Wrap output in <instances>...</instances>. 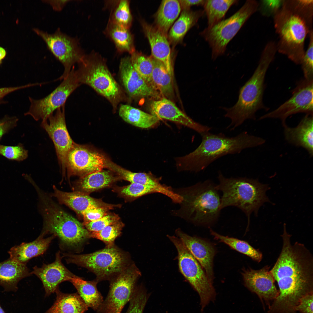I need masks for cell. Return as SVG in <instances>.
I'll return each instance as SVG.
<instances>
[{
    "label": "cell",
    "mask_w": 313,
    "mask_h": 313,
    "mask_svg": "<svg viewBox=\"0 0 313 313\" xmlns=\"http://www.w3.org/2000/svg\"><path fill=\"white\" fill-rule=\"evenodd\" d=\"M281 236L282 250L270 270L278 284L279 294L268 313H296L300 299L313 292V257L304 244L292 243L285 223Z\"/></svg>",
    "instance_id": "obj_1"
},
{
    "label": "cell",
    "mask_w": 313,
    "mask_h": 313,
    "mask_svg": "<svg viewBox=\"0 0 313 313\" xmlns=\"http://www.w3.org/2000/svg\"><path fill=\"white\" fill-rule=\"evenodd\" d=\"M201 135L202 141L196 149L176 159V166L179 170L199 172L222 156L239 154L245 149L261 145L266 142L263 138L246 131L233 137L227 136L222 133L214 134L210 131Z\"/></svg>",
    "instance_id": "obj_2"
},
{
    "label": "cell",
    "mask_w": 313,
    "mask_h": 313,
    "mask_svg": "<svg viewBox=\"0 0 313 313\" xmlns=\"http://www.w3.org/2000/svg\"><path fill=\"white\" fill-rule=\"evenodd\" d=\"M277 52L276 47L274 43H267L253 74L240 88L236 103L230 108H223L226 112L225 117L229 118L231 121L227 128L233 130L247 119L255 120V113L258 110L267 109L263 101L265 78Z\"/></svg>",
    "instance_id": "obj_3"
},
{
    "label": "cell",
    "mask_w": 313,
    "mask_h": 313,
    "mask_svg": "<svg viewBox=\"0 0 313 313\" xmlns=\"http://www.w3.org/2000/svg\"><path fill=\"white\" fill-rule=\"evenodd\" d=\"M176 192L183 198L181 208L174 213L197 225L210 226L218 221L221 197L216 184L210 180L200 182Z\"/></svg>",
    "instance_id": "obj_4"
},
{
    "label": "cell",
    "mask_w": 313,
    "mask_h": 313,
    "mask_svg": "<svg viewBox=\"0 0 313 313\" xmlns=\"http://www.w3.org/2000/svg\"><path fill=\"white\" fill-rule=\"evenodd\" d=\"M219 183L216 188L222 194L221 209L234 206L241 210L247 217V230L250 225V215L253 212L258 216L260 208L265 202L271 203L266 194L270 189L268 185L260 183L257 179L245 177L227 178L221 171L218 172Z\"/></svg>",
    "instance_id": "obj_5"
},
{
    "label": "cell",
    "mask_w": 313,
    "mask_h": 313,
    "mask_svg": "<svg viewBox=\"0 0 313 313\" xmlns=\"http://www.w3.org/2000/svg\"><path fill=\"white\" fill-rule=\"evenodd\" d=\"M75 72L81 85H87L105 98L116 111L122 102H131L110 71L105 59L94 51L85 54Z\"/></svg>",
    "instance_id": "obj_6"
},
{
    "label": "cell",
    "mask_w": 313,
    "mask_h": 313,
    "mask_svg": "<svg viewBox=\"0 0 313 313\" xmlns=\"http://www.w3.org/2000/svg\"><path fill=\"white\" fill-rule=\"evenodd\" d=\"M39 199L41 211L43 220L40 235L50 234L57 237L61 244L65 245L75 243L83 234V224L64 210L35 184H33Z\"/></svg>",
    "instance_id": "obj_7"
},
{
    "label": "cell",
    "mask_w": 313,
    "mask_h": 313,
    "mask_svg": "<svg viewBox=\"0 0 313 313\" xmlns=\"http://www.w3.org/2000/svg\"><path fill=\"white\" fill-rule=\"evenodd\" d=\"M273 18L279 37L276 43L277 51L300 65L305 51V40L311 30L301 18L283 5Z\"/></svg>",
    "instance_id": "obj_8"
},
{
    "label": "cell",
    "mask_w": 313,
    "mask_h": 313,
    "mask_svg": "<svg viewBox=\"0 0 313 313\" xmlns=\"http://www.w3.org/2000/svg\"><path fill=\"white\" fill-rule=\"evenodd\" d=\"M62 255L67 263L85 267L94 273L97 283L111 280L129 265L127 255L114 245L89 254L66 252Z\"/></svg>",
    "instance_id": "obj_9"
},
{
    "label": "cell",
    "mask_w": 313,
    "mask_h": 313,
    "mask_svg": "<svg viewBox=\"0 0 313 313\" xmlns=\"http://www.w3.org/2000/svg\"><path fill=\"white\" fill-rule=\"evenodd\" d=\"M258 1L248 0L234 14L210 27L200 35L209 44L211 58L214 60L225 53L229 43L250 17L258 10Z\"/></svg>",
    "instance_id": "obj_10"
},
{
    "label": "cell",
    "mask_w": 313,
    "mask_h": 313,
    "mask_svg": "<svg viewBox=\"0 0 313 313\" xmlns=\"http://www.w3.org/2000/svg\"><path fill=\"white\" fill-rule=\"evenodd\" d=\"M167 236L177 249L181 272L199 295L203 311L210 301L215 299L216 294L213 283L181 240L174 236Z\"/></svg>",
    "instance_id": "obj_11"
},
{
    "label": "cell",
    "mask_w": 313,
    "mask_h": 313,
    "mask_svg": "<svg viewBox=\"0 0 313 313\" xmlns=\"http://www.w3.org/2000/svg\"><path fill=\"white\" fill-rule=\"evenodd\" d=\"M33 30L43 40L49 50L63 65V72L58 79L65 78L74 65L81 61L85 54L78 39L63 32L59 28L51 34L38 28H34Z\"/></svg>",
    "instance_id": "obj_12"
},
{
    "label": "cell",
    "mask_w": 313,
    "mask_h": 313,
    "mask_svg": "<svg viewBox=\"0 0 313 313\" xmlns=\"http://www.w3.org/2000/svg\"><path fill=\"white\" fill-rule=\"evenodd\" d=\"M141 273L134 264L128 265L111 279L108 294L97 313H121L130 300Z\"/></svg>",
    "instance_id": "obj_13"
},
{
    "label": "cell",
    "mask_w": 313,
    "mask_h": 313,
    "mask_svg": "<svg viewBox=\"0 0 313 313\" xmlns=\"http://www.w3.org/2000/svg\"><path fill=\"white\" fill-rule=\"evenodd\" d=\"M75 69L74 66L59 85L46 97L39 99L29 97L30 106L25 115H30L37 121H42L65 105L70 96L81 85L77 79Z\"/></svg>",
    "instance_id": "obj_14"
},
{
    "label": "cell",
    "mask_w": 313,
    "mask_h": 313,
    "mask_svg": "<svg viewBox=\"0 0 313 313\" xmlns=\"http://www.w3.org/2000/svg\"><path fill=\"white\" fill-rule=\"evenodd\" d=\"M313 80L305 79L297 83L292 97L274 110L261 116L259 120L267 118L280 119L283 125L286 124L290 116L299 113L313 115Z\"/></svg>",
    "instance_id": "obj_15"
},
{
    "label": "cell",
    "mask_w": 313,
    "mask_h": 313,
    "mask_svg": "<svg viewBox=\"0 0 313 313\" xmlns=\"http://www.w3.org/2000/svg\"><path fill=\"white\" fill-rule=\"evenodd\" d=\"M106 160L102 154L89 146L74 142L66 156V170L69 177H81L102 170Z\"/></svg>",
    "instance_id": "obj_16"
},
{
    "label": "cell",
    "mask_w": 313,
    "mask_h": 313,
    "mask_svg": "<svg viewBox=\"0 0 313 313\" xmlns=\"http://www.w3.org/2000/svg\"><path fill=\"white\" fill-rule=\"evenodd\" d=\"M46 119L41 125L52 140L55 149L59 164L64 175L66 172V159L68 153L74 142L67 128L65 105L59 108Z\"/></svg>",
    "instance_id": "obj_17"
},
{
    "label": "cell",
    "mask_w": 313,
    "mask_h": 313,
    "mask_svg": "<svg viewBox=\"0 0 313 313\" xmlns=\"http://www.w3.org/2000/svg\"><path fill=\"white\" fill-rule=\"evenodd\" d=\"M119 72L123 89L131 101L145 98L160 99V94L149 85L134 69L130 56L121 59Z\"/></svg>",
    "instance_id": "obj_18"
},
{
    "label": "cell",
    "mask_w": 313,
    "mask_h": 313,
    "mask_svg": "<svg viewBox=\"0 0 313 313\" xmlns=\"http://www.w3.org/2000/svg\"><path fill=\"white\" fill-rule=\"evenodd\" d=\"M270 267L267 265L259 270H244L242 273L246 287L267 301L274 300L279 294Z\"/></svg>",
    "instance_id": "obj_19"
},
{
    "label": "cell",
    "mask_w": 313,
    "mask_h": 313,
    "mask_svg": "<svg viewBox=\"0 0 313 313\" xmlns=\"http://www.w3.org/2000/svg\"><path fill=\"white\" fill-rule=\"evenodd\" d=\"M63 258L59 251L56 254L54 261L51 263L43 264L40 267L35 266L31 272L41 281L46 295H49L55 292L59 285L62 282L69 281L75 275L63 264Z\"/></svg>",
    "instance_id": "obj_20"
},
{
    "label": "cell",
    "mask_w": 313,
    "mask_h": 313,
    "mask_svg": "<svg viewBox=\"0 0 313 313\" xmlns=\"http://www.w3.org/2000/svg\"><path fill=\"white\" fill-rule=\"evenodd\" d=\"M151 114L159 119H163L183 125L200 134L210 131L212 128L197 123L179 109L171 100L162 98L153 101L150 105Z\"/></svg>",
    "instance_id": "obj_21"
},
{
    "label": "cell",
    "mask_w": 313,
    "mask_h": 313,
    "mask_svg": "<svg viewBox=\"0 0 313 313\" xmlns=\"http://www.w3.org/2000/svg\"><path fill=\"white\" fill-rule=\"evenodd\" d=\"M140 22L150 45L151 56L162 63L172 76L171 50L167 36L155 26L149 24L143 19H141Z\"/></svg>",
    "instance_id": "obj_22"
},
{
    "label": "cell",
    "mask_w": 313,
    "mask_h": 313,
    "mask_svg": "<svg viewBox=\"0 0 313 313\" xmlns=\"http://www.w3.org/2000/svg\"><path fill=\"white\" fill-rule=\"evenodd\" d=\"M175 233L194 257L204 269L210 281L214 278L213 261L215 253L210 243L198 237L192 236L178 229Z\"/></svg>",
    "instance_id": "obj_23"
},
{
    "label": "cell",
    "mask_w": 313,
    "mask_h": 313,
    "mask_svg": "<svg viewBox=\"0 0 313 313\" xmlns=\"http://www.w3.org/2000/svg\"><path fill=\"white\" fill-rule=\"evenodd\" d=\"M53 188L52 196L60 203L68 206L78 214L82 215L85 212L92 208L103 207L109 209L113 207L92 198L83 192L77 191L65 192L59 190L54 185L53 186Z\"/></svg>",
    "instance_id": "obj_24"
},
{
    "label": "cell",
    "mask_w": 313,
    "mask_h": 313,
    "mask_svg": "<svg viewBox=\"0 0 313 313\" xmlns=\"http://www.w3.org/2000/svg\"><path fill=\"white\" fill-rule=\"evenodd\" d=\"M285 140L295 146L301 147L308 152L310 157L313 155V115L306 114L298 124L294 127L283 126Z\"/></svg>",
    "instance_id": "obj_25"
},
{
    "label": "cell",
    "mask_w": 313,
    "mask_h": 313,
    "mask_svg": "<svg viewBox=\"0 0 313 313\" xmlns=\"http://www.w3.org/2000/svg\"><path fill=\"white\" fill-rule=\"evenodd\" d=\"M56 237L52 235L47 238L40 235L34 241L23 242L12 247L8 252L10 258L26 264L32 258L42 255L46 251L52 240Z\"/></svg>",
    "instance_id": "obj_26"
},
{
    "label": "cell",
    "mask_w": 313,
    "mask_h": 313,
    "mask_svg": "<svg viewBox=\"0 0 313 313\" xmlns=\"http://www.w3.org/2000/svg\"><path fill=\"white\" fill-rule=\"evenodd\" d=\"M204 13L203 10L193 11L190 8L183 9L179 17L168 33L167 37L170 44L174 46L182 42L187 32L197 23Z\"/></svg>",
    "instance_id": "obj_27"
},
{
    "label": "cell",
    "mask_w": 313,
    "mask_h": 313,
    "mask_svg": "<svg viewBox=\"0 0 313 313\" xmlns=\"http://www.w3.org/2000/svg\"><path fill=\"white\" fill-rule=\"evenodd\" d=\"M26 264L9 258L0 262V285L7 290H15L22 279L31 275Z\"/></svg>",
    "instance_id": "obj_28"
},
{
    "label": "cell",
    "mask_w": 313,
    "mask_h": 313,
    "mask_svg": "<svg viewBox=\"0 0 313 313\" xmlns=\"http://www.w3.org/2000/svg\"><path fill=\"white\" fill-rule=\"evenodd\" d=\"M105 167L117 174L121 178L131 183H139L156 187L161 190L163 194L169 195L170 193V187L161 184L157 178L143 172H134L126 170L106 159Z\"/></svg>",
    "instance_id": "obj_29"
},
{
    "label": "cell",
    "mask_w": 313,
    "mask_h": 313,
    "mask_svg": "<svg viewBox=\"0 0 313 313\" xmlns=\"http://www.w3.org/2000/svg\"><path fill=\"white\" fill-rule=\"evenodd\" d=\"M56 299L45 313H84L88 307L78 293L65 294L59 288L55 291Z\"/></svg>",
    "instance_id": "obj_30"
},
{
    "label": "cell",
    "mask_w": 313,
    "mask_h": 313,
    "mask_svg": "<svg viewBox=\"0 0 313 313\" xmlns=\"http://www.w3.org/2000/svg\"><path fill=\"white\" fill-rule=\"evenodd\" d=\"M181 9L179 0L162 1L155 16V26L167 36L170 28L178 17Z\"/></svg>",
    "instance_id": "obj_31"
},
{
    "label": "cell",
    "mask_w": 313,
    "mask_h": 313,
    "mask_svg": "<svg viewBox=\"0 0 313 313\" xmlns=\"http://www.w3.org/2000/svg\"><path fill=\"white\" fill-rule=\"evenodd\" d=\"M104 33L113 42L119 52H127L130 54L136 50L134 35L130 28L108 21Z\"/></svg>",
    "instance_id": "obj_32"
},
{
    "label": "cell",
    "mask_w": 313,
    "mask_h": 313,
    "mask_svg": "<svg viewBox=\"0 0 313 313\" xmlns=\"http://www.w3.org/2000/svg\"><path fill=\"white\" fill-rule=\"evenodd\" d=\"M88 307L96 311L102 303L103 298L98 290L95 281H85L75 275L69 281Z\"/></svg>",
    "instance_id": "obj_33"
},
{
    "label": "cell",
    "mask_w": 313,
    "mask_h": 313,
    "mask_svg": "<svg viewBox=\"0 0 313 313\" xmlns=\"http://www.w3.org/2000/svg\"><path fill=\"white\" fill-rule=\"evenodd\" d=\"M151 57L153 65L152 86L165 98L171 100L174 96L173 76L162 63Z\"/></svg>",
    "instance_id": "obj_34"
},
{
    "label": "cell",
    "mask_w": 313,
    "mask_h": 313,
    "mask_svg": "<svg viewBox=\"0 0 313 313\" xmlns=\"http://www.w3.org/2000/svg\"><path fill=\"white\" fill-rule=\"evenodd\" d=\"M119 116L126 122L139 128H147L153 127L160 119L129 104L119 105Z\"/></svg>",
    "instance_id": "obj_35"
},
{
    "label": "cell",
    "mask_w": 313,
    "mask_h": 313,
    "mask_svg": "<svg viewBox=\"0 0 313 313\" xmlns=\"http://www.w3.org/2000/svg\"><path fill=\"white\" fill-rule=\"evenodd\" d=\"M111 172L102 170L81 177L76 183V188L84 193L106 187L117 179Z\"/></svg>",
    "instance_id": "obj_36"
},
{
    "label": "cell",
    "mask_w": 313,
    "mask_h": 313,
    "mask_svg": "<svg viewBox=\"0 0 313 313\" xmlns=\"http://www.w3.org/2000/svg\"><path fill=\"white\" fill-rule=\"evenodd\" d=\"M106 2V6L110 8V14L109 19L113 23L126 28H130L133 17L128 0L112 1Z\"/></svg>",
    "instance_id": "obj_37"
},
{
    "label": "cell",
    "mask_w": 313,
    "mask_h": 313,
    "mask_svg": "<svg viewBox=\"0 0 313 313\" xmlns=\"http://www.w3.org/2000/svg\"><path fill=\"white\" fill-rule=\"evenodd\" d=\"M238 1L237 0H205L203 6L207 16V27H211L223 20L229 8Z\"/></svg>",
    "instance_id": "obj_38"
},
{
    "label": "cell",
    "mask_w": 313,
    "mask_h": 313,
    "mask_svg": "<svg viewBox=\"0 0 313 313\" xmlns=\"http://www.w3.org/2000/svg\"><path fill=\"white\" fill-rule=\"evenodd\" d=\"M210 232L215 239L225 243L232 249L248 256L258 262L261 261L263 258L262 253L254 248L247 242L221 235L211 229Z\"/></svg>",
    "instance_id": "obj_39"
},
{
    "label": "cell",
    "mask_w": 313,
    "mask_h": 313,
    "mask_svg": "<svg viewBox=\"0 0 313 313\" xmlns=\"http://www.w3.org/2000/svg\"><path fill=\"white\" fill-rule=\"evenodd\" d=\"M283 5L301 18L310 30L313 29V0H284Z\"/></svg>",
    "instance_id": "obj_40"
},
{
    "label": "cell",
    "mask_w": 313,
    "mask_h": 313,
    "mask_svg": "<svg viewBox=\"0 0 313 313\" xmlns=\"http://www.w3.org/2000/svg\"><path fill=\"white\" fill-rule=\"evenodd\" d=\"M130 54L131 61L134 69L152 87V76L153 65L151 56L148 57L136 50Z\"/></svg>",
    "instance_id": "obj_41"
},
{
    "label": "cell",
    "mask_w": 313,
    "mask_h": 313,
    "mask_svg": "<svg viewBox=\"0 0 313 313\" xmlns=\"http://www.w3.org/2000/svg\"><path fill=\"white\" fill-rule=\"evenodd\" d=\"M123 225L122 222L118 221L107 226L100 231L90 232V237L102 241L107 246H112L115 239L121 234Z\"/></svg>",
    "instance_id": "obj_42"
},
{
    "label": "cell",
    "mask_w": 313,
    "mask_h": 313,
    "mask_svg": "<svg viewBox=\"0 0 313 313\" xmlns=\"http://www.w3.org/2000/svg\"><path fill=\"white\" fill-rule=\"evenodd\" d=\"M149 296L142 286H137L126 313H143Z\"/></svg>",
    "instance_id": "obj_43"
},
{
    "label": "cell",
    "mask_w": 313,
    "mask_h": 313,
    "mask_svg": "<svg viewBox=\"0 0 313 313\" xmlns=\"http://www.w3.org/2000/svg\"><path fill=\"white\" fill-rule=\"evenodd\" d=\"M121 193L126 196L137 198L150 194L159 193L163 194L162 191L156 187L139 183H132L122 188Z\"/></svg>",
    "instance_id": "obj_44"
},
{
    "label": "cell",
    "mask_w": 313,
    "mask_h": 313,
    "mask_svg": "<svg viewBox=\"0 0 313 313\" xmlns=\"http://www.w3.org/2000/svg\"><path fill=\"white\" fill-rule=\"evenodd\" d=\"M309 45L301 64L305 79L313 80V30L312 29L308 34Z\"/></svg>",
    "instance_id": "obj_45"
},
{
    "label": "cell",
    "mask_w": 313,
    "mask_h": 313,
    "mask_svg": "<svg viewBox=\"0 0 313 313\" xmlns=\"http://www.w3.org/2000/svg\"><path fill=\"white\" fill-rule=\"evenodd\" d=\"M0 154L10 159L21 161L27 158L28 151L21 144L15 146L0 144Z\"/></svg>",
    "instance_id": "obj_46"
},
{
    "label": "cell",
    "mask_w": 313,
    "mask_h": 313,
    "mask_svg": "<svg viewBox=\"0 0 313 313\" xmlns=\"http://www.w3.org/2000/svg\"><path fill=\"white\" fill-rule=\"evenodd\" d=\"M284 0H261L258 1V10L263 16L273 17L282 7Z\"/></svg>",
    "instance_id": "obj_47"
},
{
    "label": "cell",
    "mask_w": 313,
    "mask_h": 313,
    "mask_svg": "<svg viewBox=\"0 0 313 313\" xmlns=\"http://www.w3.org/2000/svg\"><path fill=\"white\" fill-rule=\"evenodd\" d=\"M119 219L118 216L116 215L107 214L99 219L83 224L90 232H97L118 221Z\"/></svg>",
    "instance_id": "obj_48"
},
{
    "label": "cell",
    "mask_w": 313,
    "mask_h": 313,
    "mask_svg": "<svg viewBox=\"0 0 313 313\" xmlns=\"http://www.w3.org/2000/svg\"><path fill=\"white\" fill-rule=\"evenodd\" d=\"M109 209L103 207L97 208L88 210L82 214L84 222L83 224L99 219L107 214Z\"/></svg>",
    "instance_id": "obj_49"
},
{
    "label": "cell",
    "mask_w": 313,
    "mask_h": 313,
    "mask_svg": "<svg viewBox=\"0 0 313 313\" xmlns=\"http://www.w3.org/2000/svg\"><path fill=\"white\" fill-rule=\"evenodd\" d=\"M313 293L303 297L296 307L295 310L301 313H313Z\"/></svg>",
    "instance_id": "obj_50"
},
{
    "label": "cell",
    "mask_w": 313,
    "mask_h": 313,
    "mask_svg": "<svg viewBox=\"0 0 313 313\" xmlns=\"http://www.w3.org/2000/svg\"><path fill=\"white\" fill-rule=\"evenodd\" d=\"M17 121L16 117H8L0 121V139L4 134L16 126Z\"/></svg>",
    "instance_id": "obj_51"
},
{
    "label": "cell",
    "mask_w": 313,
    "mask_h": 313,
    "mask_svg": "<svg viewBox=\"0 0 313 313\" xmlns=\"http://www.w3.org/2000/svg\"><path fill=\"white\" fill-rule=\"evenodd\" d=\"M71 0H43L42 1L49 4L53 9L59 11L62 10L65 6Z\"/></svg>",
    "instance_id": "obj_52"
},
{
    "label": "cell",
    "mask_w": 313,
    "mask_h": 313,
    "mask_svg": "<svg viewBox=\"0 0 313 313\" xmlns=\"http://www.w3.org/2000/svg\"><path fill=\"white\" fill-rule=\"evenodd\" d=\"M32 86L31 84L20 86L0 88V103L3 102V97L7 94L12 92L21 89Z\"/></svg>",
    "instance_id": "obj_53"
},
{
    "label": "cell",
    "mask_w": 313,
    "mask_h": 313,
    "mask_svg": "<svg viewBox=\"0 0 313 313\" xmlns=\"http://www.w3.org/2000/svg\"><path fill=\"white\" fill-rule=\"evenodd\" d=\"M182 9L190 8L193 6H203L205 0H179Z\"/></svg>",
    "instance_id": "obj_54"
},
{
    "label": "cell",
    "mask_w": 313,
    "mask_h": 313,
    "mask_svg": "<svg viewBox=\"0 0 313 313\" xmlns=\"http://www.w3.org/2000/svg\"><path fill=\"white\" fill-rule=\"evenodd\" d=\"M6 52L5 50L3 48L0 47V61H1L5 57Z\"/></svg>",
    "instance_id": "obj_55"
},
{
    "label": "cell",
    "mask_w": 313,
    "mask_h": 313,
    "mask_svg": "<svg viewBox=\"0 0 313 313\" xmlns=\"http://www.w3.org/2000/svg\"><path fill=\"white\" fill-rule=\"evenodd\" d=\"M0 313H5L3 309L0 306Z\"/></svg>",
    "instance_id": "obj_56"
},
{
    "label": "cell",
    "mask_w": 313,
    "mask_h": 313,
    "mask_svg": "<svg viewBox=\"0 0 313 313\" xmlns=\"http://www.w3.org/2000/svg\"><path fill=\"white\" fill-rule=\"evenodd\" d=\"M1 61H0V64H1Z\"/></svg>",
    "instance_id": "obj_57"
}]
</instances>
